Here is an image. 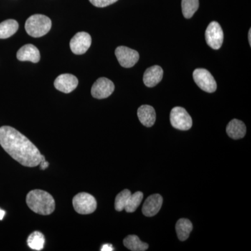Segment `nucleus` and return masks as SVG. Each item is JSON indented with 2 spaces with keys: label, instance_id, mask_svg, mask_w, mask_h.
Segmentation results:
<instances>
[{
  "label": "nucleus",
  "instance_id": "obj_1",
  "mask_svg": "<svg viewBox=\"0 0 251 251\" xmlns=\"http://www.w3.org/2000/svg\"><path fill=\"white\" fill-rule=\"evenodd\" d=\"M0 145L14 160L26 167L39 166L42 154L27 137L14 128H0Z\"/></svg>",
  "mask_w": 251,
  "mask_h": 251
},
{
  "label": "nucleus",
  "instance_id": "obj_2",
  "mask_svg": "<svg viewBox=\"0 0 251 251\" xmlns=\"http://www.w3.org/2000/svg\"><path fill=\"white\" fill-rule=\"evenodd\" d=\"M26 202L29 209L41 215H50L55 209L54 198L42 190H33L28 193Z\"/></svg>",
  "mask_w": 251,
  "mask_h": 251
},
{
  "label": "nucleus",
  "instance_id": "obj_3",
  "mask_svg": "<svg viewBox=\"0 0 251 251\" xmlns=\"http://www.w3.org/2000/svg\"><path fill=\"white\" fill-rule=\"evenodd\" d=\"M52 27V22L44 15L35 14L30 16L25 23V30L29 36L39 38L46 35Z\"/></svg>",
  "mask_w": 251,
  "mask_h": 251
},
{
  "label": "nucleus",
  "instance_id": "obj_4",
  "mask_svg": "<svg viewBox=\"0 0 251 251\" xmlns=\"http://www.w3.org/2000/svg\"><path fill=\"white\" fill-rule=\"evenodd\" d=\"M73 206L80 214H90L95 211L97 202L93 196L87 193H80L73 199Z\"/></svg>",
  "mask_w": 251,
  "mask_h": 251
},
{
  "label": "nucleus",
  "instance_id": "obj_5",
  "mask_svg": "<svg viewBox=\"0 0 251 251\" xmlns=\"http://www.w3.org/2000/svg\"><path fill=\"white\" fill-rule=\"evenodd\" d=\"M170 120L172 126L176 129L187 130L192 127V118L187 111L181 107H175L171 110Z\"/></svg>",
  "mask_w": 251,
  "mask_h": 251
},
{
  "label": "nucleus",
  "instance_id": "obj_6",
  "mask_svg": "<svg viewBox=\"0 0 251 251\" xmlns=\"http://www.w3.org/2000/svg\"><path fill=\"white\" fill-rule=\"evenodd\" d=\"M193 79L198 87L208 93H213L217 89L214 77L209 71L204 69H197L193 72Z\"/></svg>",
  "mask_w": 251,
  "mask_h": 251
},
{
  "label": "nucleus",
  "instance_id": "obj_7",
  "mask_svg": "<svg viewBox=\"0 0 251 251\" xmlns=\"http://www.w3.org/2000/svg\"><path fill=\"white\" fill-rule=\"evenodd\" d=\"M206 44L211 49L219 50L224 42V34L222 28L217 22L209 23L205 31Z\"/></svg>",
  "mask_w": 251,
  "mask_h": 251
},
{
  "label": "nucleus",
  "instance_id": "obj_8",
  "mask_svg": "<svg viewBox=\"0 0 251 251\" xmlns=\"http://www.w3.org/2000/svg\"><path fill=\"white\" fill-rule=\"evenodd\" d=\"M115 55L122 67H133L139 60V53L135 50L126 46H119L115 50Z\"/></svg>",
  "mask_w": 251,
  "mask_h": 251
},
{
  "label": "nucleus",
  "instance_id": "obj_9",
  "mask_svg": "<svg viewBox=\"0 0 251 251\" xmlns=\"http://www.w3.org/2000/svg\"><path fill=\"white\" fill-rule=\"evenodd\" d=\"M115 90V85L106 77H100L94 82L91 93L95 99H103L110 97Z\"/></svg>",
  "mask_w": 251,
  "mask_h": 251
},
{
  "label": "nucleus",
  "instance_id": "obj_10",
  "mask_svg": "<svg viewBox=\"0 0 251 251\" xmlns=\"http://www.w3.org/2000/svg\"><path fill=\"white\" fill-rule=\"evenodd\" d=\"M92 44V37L88 33L80 31L74 35L70 41L71 50L74 54L85 53Z\"/></svg>",
  "mask_w": 251,
  "mask_h": 251
},
{
  "label": "nucleus",
  "instance_id": "obj_11",
  "mask_svg": "<svg viewBox=\"0 0 251 251\" xmlns=\"http://www.w3.org/2000/svg\"><path fill=\"white\" fill-rule=\"evenodd\" d=\"M78 85V80L72 74H64L59 75L54 82V87L63 93L69 94L75 90Z\"/></svg>",
  "mask_w": 251,
  "mask_h": 251
},
{
  "label": "nucleus",
  "instance_id": "obj_12",
  "mask_svg": "<svg viewBox=\"0 0 251 251\" xmlns=\"http://www.w3.org/2000/svg\"><path fill=\"white\" fill-rule=\"evenodd\" d=\"M162 204H163V198L161 195H151L147 198L144 203L143 209H142L143 214L148 217L156 215L161 209Z\"/></svg>",
  "mask_w": 251,
  "mask_h": 251
},
{
  "label": "nucleus",
  "instance_id": "obj_13",
  "mask_svg": "<svg viewBox=\"0 0 251 251\" xmlns=\"http://www.w3.org/2000/svg\"><path fill=\"white\" fill-rule=\"evenodd\" d=\"M41 55L39 49L32 45V44H27L23 46L18 50L17 52V59L21 62H29L37 63L40 60Z\"/></svg>",
  "mask_w": 251,
  "mask_h": 251
},
{
  "label": "nucleus",
  "instance_id": "obj_14",
  "mask_svg": "<svg viewBox=\"0 0 251 251\" xmlns=\"http://www.w3.org/2000/svg\"><path fill=\"white\" fill-rule=\"evenodd\" d=\"M163 76V69L159 66L148 68L144 74L143 81L148 87H153L161 82Z\"/></svg>",
  "mask_w": 251,
  "mask_h": 251
},
{
  "label": "nucleus",
  "instance_id": "obj_15",
  "mask_svg": "<svg viewBox=\"0 0 251 251\" xmlns=\"http://www.w3.org/2000/svg\"><path fill=\"white\" fill-rule=\"evenodd\" d=\"M226 132L229 138L234 140H239L245 136L247 127L244 122L234 119L229 122L226 128Z\"/></svg>",
  "mask_w": 251,
  "mask_h": 251
},
{
  "label": "nucleus",
  "instance_id": "obj_16",
  "mask_svg": "<svg viewBox=\"0 0 251 251\" xmlns=\"http://www.w3.org/2000/svg\"><path fill=\"white\" fill-rule=\"evenodd\" d=\"M138 116L142 125L151 127L156 121V112L151 105H143L138 108Z\"/></svg>",
  "mask_w": 251,
  "mask_h": 251
},
{
  "label": "nucleus",
  "instance_id": "obj_17",
  "mask_svg": "<svg viewBox=\"0 0 251 251\" xmlns=\"http://www.w3.org/2000/svg\"><path fill=\"white\" fill-rule=\"evenodd\" d=\"M175 229L179 240L184 242L189 237L193 230V224L188 219H181L176 223Z\"/></svg>",
  "mask_w": 251,
  "mask_h": 251
},
{
  "label": "nucleus",
  "instance_id": "obj_18",
  "mask_svg": "<svg viewBox=\"0 0 251 251\" xmlns=\"http://www.w3.org/2000/svg\"><path fill=\"white\" fill-rule=\"evenodd\" d=\"M19 25L16 20L9 19L0 23V39L11 37L18 31Z\"/></svg>",
  "mask_w": 251,
  "mask_h": 251
},
{
  "label": "nucleus",
  "instance_id": "obj_19",
  "mask_svg": "<svg viewBox=\"0 0 251 251\" xmlns=\"http://www.w3.org/2000/svg\"><path fill=\"white\" fill-rule=\"evenodd\" d=\"M124 245L132 251H145L148 249L147 243L141 242L136 235H128L124 239Z\"/></svg>",
  "mask_w": 251,
  "mask_h": 251
},
{
  "label": "nucleus",
  "instance_id": "obj_20",
  "mask_svg": "<svg viewBox=\"0 0 251 251\" xmlns=\"http://www.w3.org/2000/svg\"><path fill=\"white\" fill-rule=\"evenodd\" d=\"M45 244V237L40 232H32L27 239L28 247L35 251H41Z\"/></svg>",
  "mask_w": 251,
  "mask_h": 251
},
{
  "label": "nucleus",
  "instance_id": "obj_21",
  "mask_svg": "<svg viewBox=\"0 0 251 251\" xmlns=\"http://www.w3.org/2000/svg\"><path fill=\"white\" fill-rule=\"evenodd\" d=\"M181 8L184 18L189 19L199 8V0H182Z\"/></svg>",
  "mask_w": 251,
  "mask_h": 251
},
{
  "label": "nucleus",
  "instance_id": "obj_22",
  "mask_svg": "<svg viewBox=\"0 0 251 251\" xmlns=\"http://www.w3.org/2000/svg\"><path fill=\"white\" fill-rule=\"evenodd\" d=\"M143 199V193L140 191H137L133 194L130 195L128 202L125 206V210L128 213H133L138 209L141 204Z\"/></svg>",
  "mask_w": 251,
  "mask_h": 251
},
{
  "label": "nucleus",
  "instance_id": "obj_23",
  "mask_svg": "<svg viewBox=\"0 0 251 251\" xmlns=\"http://www.w3.org/2000/svg\"><path fill=\"white\" fill-rule=\"evenodd\" d=\"M130 195L131 193L128 189L124 190L117 195L115 202V208L117 211H122L125 209Z\"/></svg>",
  "mask_w": 251,
  "mask_h": 251
},
{
  "label": "nucleus",
  "instance_id": "obj_24",
  "mask_svg": "<svg viewBox=\"0 0 251 251\" xmlns=\"http://www.w3.org/2000/svg\"><path fill=\"white\" fill-rule=\"evenodd\" d=\"M118 0H90L91 3L97 7L103 8L114 4Z\"/></svg>",
  "mask_w": 251,
  "mask_h": 251
},
{
  "label": "nucleus",
  "instance_id": "obj_25",
  "mask_svg": "<svg viewBox=\"0 0 251 251\" xmlns=\"http://www.w3.org/2000/svg\"><path fill=\"white\" fill-rule=\"evenodd\" d=\"M39 165H40V168L42 171H44L46 168H49V162L46 161L45 156H44V155L41 156V162L40 163H39Z\"/></svg>",
  "mask_w": 251,
  "mask_h": 251
},
{
  "label": "nucleus",
  "instance_id": "obj_26",
  "mask_svg": "<svg viewBox=\"0 0 251 251\" xmlns=\"http://www.w3.org/2000/svg\"><path fill=\"white\" fill-rule=\"evenodd\" d=\"M101 251H114V248L112 247L111 244H105L102 247L101 249H100Z\"/></svg>",
  "mask_w": 251,
  "mask_h": 251
},
{
  "label": "nucleus",
  "instance_id": "obj_27",
  "mask_svg": "<svg viewBox=\"0 0 251 251\" xmlns=\"http://www.w3.org/2000/svg\"><path fill=\"white\" fill-rule=\"evenodd\" d=\"M5 211L2 210V209H0V221L3 219V218L4 217L5 215Z\"/></svg>",
  "mask_w": 251,
  "mask_h": 251
},
{
  "label": "nucleus",
  "instance_id": "obj_28",
  "mask_svg": "<svg viewBox=\"0 0 251 251\" xmlns=\"http://www.w3.org/2000/svg\"><path fill=\"white\" fill-rule=\"evenodd\" d=\"M249 44L251 45V29H250V30L249 31Z\"/></svg>",
  "mask_w": 251,
  "mask_h": 251
}]
</instances>
